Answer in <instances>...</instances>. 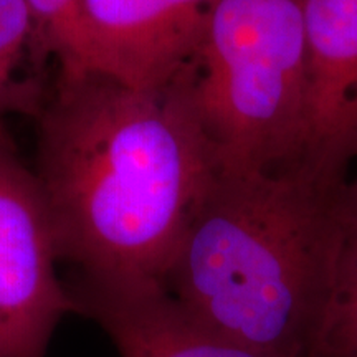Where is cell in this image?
<instances>
[{
    "label": "cell",
    "mask_w": 357,
    "mask_h": 357,
    "mask_svg": "<svg viewBox=\"0 0 357 357\" xmlns=\"http://www.w3.org/2000/svg\"><path fill=\"white\" fill-rule=\"evenodd\" d=\"M35 121L33 174L61 261L77 275L164 284L222 171L187 68L153 89L58 68Z\"/></svg>",
    "instance_id": "6da1fadb"
},
{
    "label": "cell",
    "mask_w": 357,
    "mask_h": 357,
    "mask_svg": "<svg viewBox=\"0 0 357 357\" xmlns=\"http://www.w3.org/2000/svg\"><path fill=\"white\" fill-rule=\"evenodd\" d=\"M306 169L220 171L164 287L208 328L265 357H303L351 211Z\"/></svg>",
    "instance_id": "7a4b0ae2"
},
{
    "label": "cell",
    "mask_w": 357,
    "mask_h": 357,
    "mask_svg": "<svg viewBox=\"0 0 357 357\" xmlns=\"http://www.w3.org/2000/svg\"><path fill=\"white\" fill-rule=\"evenodd\" d=\"M187 71L192 102L222 171L300 166L306 0H212Z\"/></svg>",
    "instance_id": "3957f363"
},
{
    "label": "cell",
    "mask_w": 357,
    "mask_h": 357,
    "mask_svg": "<svg viewBox=\"0 0 357 357\" xmlns=\"http://www.w3.org/2000/svg\"><path fill=\"white\" fill-rule=\"evenodd\" d=\"M60 261L33 169L0 119V357H45L58 323L73 312Z\"/></svg>",
    "instance_id": "277c9868"
},
{
    "label": "cell",
    "mask_w": 357,
    "mask_h": 357,
    "mask_svg": "<svg viewBox=\"0 0 357 357\" xmlns=\"http://www.w3.org/2000/svg\"><path fill=\"white\" fill-rule=\"evenodd\" d=\"M212 0H82L83 68L136 89L172 83L190 65Z\"/></svg>",
    "instance_id": "5b68a950"
},
{
    "label": "cell",
    "mask_w": 357,
    "mask_h": 357,
    "mask_svg": "<svg viewBox=\"0 0 357 357\" xmlns=\"http://www.w3.org/2000/svg\"><path fill=\"white\" fill-rule=\"evenodd\" d=\"M307 88L300 166L346 185L357 160V0H306Z\"/></svg>",
    "instance_id": "8992f818"
},
{
    "label": "cell",
    "mask_w": 357,
    "mask_h": 357,
    "mask_svg": "<svg viewBox=\"0 0 357 357\" xmlns=\"http://www.w3.org/2000/svg\"><path fill=\"white\" fill-rule=\"evenodd\" d=\"M73 312L95 321L119 357H265L195 319L166 287L75 275Z\"/></svg>",
    "instance_id": "52a82bcc"
},
{
    "label": "cell",
    "mask_w": 357,
    "mask_h": 357,
    "mask_svg": "<svg viewBox=\"0 0 357 357\" xmlns=\"http://www.w3.org/2000/svg\"><path fill=\"white\" fill-rule=\"evenodd\" d=\"M52 88L48 71L33 55L32 20L25 0H0V119H37Z\"/></svg>",
    "instance_id": "ba28073f"
},
{
    "label": "cell",
    "mask_w": 357,
    "mask_h": 357,
    "mask_svg": "<svg viewBox=\"0 0 357 357\" xmlns=\"http://www.w3.org/2000/svg\"><path fill=\"white\" fill-rule=\"evenodd\" d=\"M303 357H357V217L352 212L331 287Z\"/></svg>",
    "instance_id": "9c48e42d"
},
{
    "label": "cell",
    "mask_w": 357,
    "mask_h": 357,
    "mask_svg": "<svg viewBox=\"0 0 357 357\" xmlns=\"http://www.w3.org/2000/svg\"><path fill=\"white\" fill-rule=\"evenodd\" d=\"M32 20L33 55L38 66L50 70L83 68L82 0H25Z\"/></svg>",
    "instance_id": "30bf717a"
},
{
    "label": "cell",
    "mask_w": 357,
    "mask_h": 357,
    "mask_svg": "<svg viewBox=\"0 0 357 357\" xmlns=\"http://www.w3.org/2000/svg\"><path fill=\"white\" fill-rule=\"evenodd\" d=\"M344 197H346V202H347V207H349V211L357 217V176L354 181L346 182Z\"/></svg>",
    "instance_id": "8fae6325"
}]
</instances>
